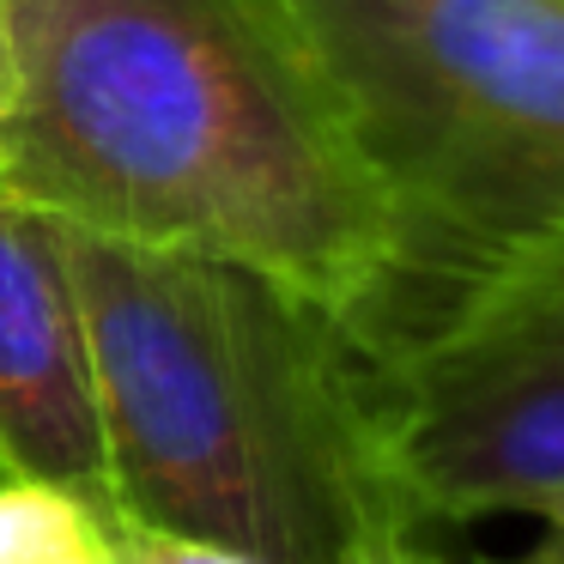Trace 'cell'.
I'll return each mask as SVG.
<instances>
[{
  "label": "cell",
  "instance_id": "obj_1",
  "mask_svg": "<svg viewBox=\"0 0 564 564\" xmlns=\"http://www.w3.org/2000/svg\"><path fill=\"white\" fill-rule=\"evenodd\" d=\"M7 25L0 183L74 231L365 316L394 213L292 0H7Z\"/></svg>",
  "mask_w": 564,
  "mask_h": 564
},
{
  "label": "cell",
  "instance_id": "obj_2",
  "mask_svg": "<svg viewBox=\"0 0 564 564\" xmlns=\"http://www.w3.org/2000/svg\"><path fill=\"white\" fill-rule=\"evenodd\" d=\"M98 365L110 516L261 564H406L425 522L370 365L316 297L256 268L67 225Z\"/></svg>",
  "mask_w": 564,
  "mask_h": 564
},
{
  "label": "cell",
  "instance_id": "obj_3",
  "mask_svg": "<svg viewBox=\"0 0 564 564\" xmlns=\"http://www.w3.org/2000/svg\"><path fill=\"white\" fill-rule=\"evenodd\" d=\"M292 7L394 213L389 280L358 322L564 243V0Z\"/></svg>",
  "mask_w": 564,
  "mask_h": 564
},
{
  "label": "cell",
  "instance_id": "obj_4",
  "mask_svg": "<svg viewBox=\"0 0 564 564\" xmlns=\"http://www.w3.org/2000/svg\"><path fill=\"white\" fill-rule=\"evenodd\" d=\"M419 522L528 516L564 564V243L406 297L352 328Z\"/></svg>",
  "mask_w": 564,
  "mask_h": 564
},
{
  "label": "cell",
  "instance_id": "obj_5",
  "mask_svg": "<svg viewBox=\"0 0 564 564\" xmlns=\"http://www.w3.org/2000/svg\"><path fill=\"white\" fill-rule=\"evenodd\" d=\"M0 479H50L110 510L98 365L67 225L0 183Z\"/></svg>",
  "mask_w": 564,
  "mask_h": 564
},
{
  "label": "cell",
  "instance_id": "obj_6",
  "mask_svg": "<svg viewBox=\"0 0 564 564\" xmlns=\"http://www.w3.org/2000/svg\"><path fill=\"white\" fill-rule=\"evenodd\" d=\"M0 564H110V510L50 479H0Z\"/></svg>",
  "mask_w": 564,
  "mask_h": 564
},
{
  "label": "cell",
  "instance_id": "obj_7",
  "mask_svg": "<svg viewBox=\"0 0 564 564\" xmlns=\"http://www.w3.org/2000/svg\"><path fill=\"white\" fill-rule=\"evenodd\" d=\"M110 564H261V558H243V552L207 546V540H183V534H164V528H140V522L110 516ZM406 564H455V558L425 546Z\"/></svg>",
  "mask_w": 564,
  "mask_h": 564
},
{
  "label": "cell",
  "instance_id": "obj_8",
  "mask_svg": "<svg viewBox=\"0 0 564 564\" xmlns=\"http://www.w3.org/2000/svg\"><path fill=\"white\" fill-rule=\"evenodd\" d=\"M13 104V25H7V0H0V116Z\"/></svg>",
  "mask_w": 564,
  "mask_h": 564
}]
</instances>
